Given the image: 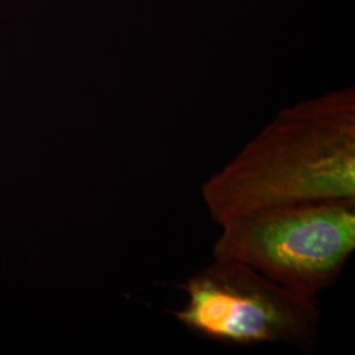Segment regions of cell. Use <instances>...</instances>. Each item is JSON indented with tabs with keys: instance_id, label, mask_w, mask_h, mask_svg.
Listing matches in <instances>:
<instances>
[{
	"instance_id": "1",
	"label": "cell",
	"mask_w": 355,
	"mask_h": 355,
	"mask_svg": "<svg viewBox=\"0 0 355 355\" xmlns=\"http://www.w3.org/2000/svg\"><path fill=\"white\" fill-rule=\"evenodd\" d=\"M200 192L218 225L266 207L355 200L354 87L280 110Z\"/></svg>"
},
{
	"instance_id": "3",
	"label": "cell",
	"mask_w": 355,
	"mask_h": 355,
	"mask_svg": "<svg viewBox=\"0 0 355 355\" xmlns=\"http://www.w3.org/2000/svg\"><path fill=\"white\" fill-rule=\"evenodd\" d=\"M184 303L170 313L192 334L232 346L311 347L318 297L295 291L237 261L216 259L178 284Z\"/></svg>"
},
{
	"instance_id": "2",
	"label": "cell",
	"mask_w": 355,
	"mask_h": 355,
	"mask_svg": "<svg viewBox=\"0 0 355 355\" xmlns=\"http://www.w3.org/2000/svg\"><path fill=\"white\" fill-rule=\"evenodd\" d=\"M216 259L245 263L318 297L340 279L355 250V200L287 204L248 211L220 224Z\"/></svg>"
}]
</instances>
